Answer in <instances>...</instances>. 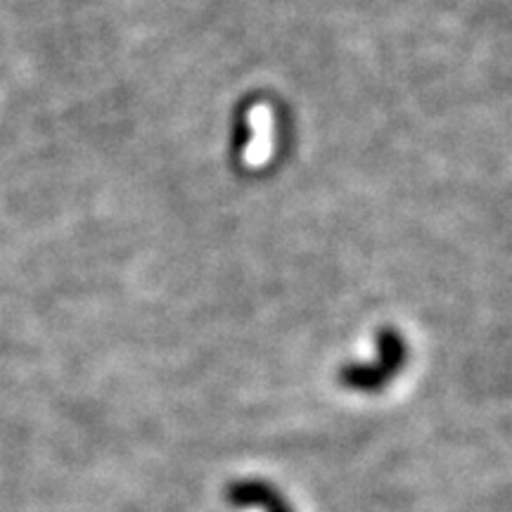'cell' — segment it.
Here are the masks:
<instances>
[{
    "mask_svg": "<svg viewBox=\"0 0 512 512\" xmlns=\"http://www.w3.org/2000/svg\"><path fill=\"white\" fill-rule=\"evenodd\" d=\"M377 349H380V356L375 358L377 363L342 368L339 370V382L344 387L356 389V392H377V389H382L403 368L406 351H403L401 337H396L394 332H382Z\"/></svg>",
    "mask_w": 512,
    "mask_h": 512,
    "instance_id": "obj_1",
    "label": "cell"
},
{
    "mask_svg": "<svg viewBox=\"0 0 512 512\" xmlns=\"http://www.w3.org/2000/svg\"><path fill=\"white\" fill-rule=\"evenodd\" d=\"M226 501L233 508H261L264 512H294L292 503L275 489L273 484L261 479H240L226 489Z\"/></svg>",
    "mask_w": 512,
    "mask_h": 512,
    "instance_id": "obj_2",
    "label": "cell"
}]
</instances>
